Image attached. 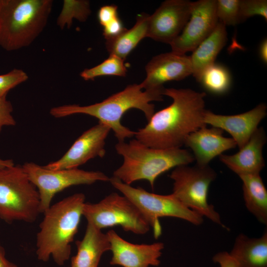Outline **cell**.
<instances>
[{
	"label": "cell",
	"instance_id": "cell-29",
	"mask_svg": "<svg viewBox=\"0 0 267 267\" xmlns=\"http://www.w3.org/2000/svg\"><path fill=\"white\" fill-rule=\"evenodd\" d=\"M29 78L27 74L20 69H13L0 75V97L6 96L8 91Z\"/></svg>",
	"mask_w": 267,
	"mask_h": 267
},
{
	"label": "cell",
	"instance_id": "cell-35",
	"mask_svg": "<svg viewBox=\"0 0 267 267\" xmlns=\"http://www.w3.org/2000/svg\"><path fill=\"white\" fill-rule=\"evenodd\" d=\"M259 53L262 61L265 64L267 63V40L264 39L261 42L259 49Z\"/></svg>",
	"mask_w": 267,
	"mask_h": 267
},
{
	"label": "cell",
	"instance_id": "cell-3",
	"mask_svg": "<svg viewBox=\"0 0 267 267\" xmlns=\"http://www.w3.org/2000/svg\"><path fill=\"white\" fill-rule=\"evenodd\" d=\"M85 195L77 193L51 205L43 214L36 236V255L46 262L51 257L58 266L70 258L71 243L83 216Z\"/></svg>",
	"mask_w": 267,
	"mask_h": 267
},
{
	"label": "cell",
	"instance_id": "cell-30",
	"mask_svg": "<svg viewBox=\"0 0 267 267\" xmlns=\"http://www.w3.org/2000/svg\"><path fill=\"white\" fill-rule=\"evenodd\" d=\"M13 107L6 96L0 97V133L4 126H15L16 121L12 115Z\"/></svg>",
	"mask_w": 267,
	"mask_h": 267
},
{
	"label": "cell",
	"instance_id": "cell-13",
	"mask_svg": "<svg viewBox=\"0 0 267 267\" xmlns=\"http://www.w3.org/2000/svg\"><path fill=\"white\" fill-rule=\"evenodd\" d=\"M111 131L99 122L84 132L59 159L44 167L51 170L78 168L90 159L103 158L106 153L105 140Z\"/></svg>",
	"mask_w": 267,
	"mask_h": 267
},
{
	"label": "cell",
	"instance_id": "cell-22",
	"mask_svg": "<svg viewBox=\"0 0 267 267\" xmlns=\"http://www.w3.org/2000/svg\"><path fill=\"white\" fill-rule=\"evenodd\" d=\"M149 15L145 13L138 14L135 23L131 28L126 29L117 36L106 40V48L109 54L125 60L138 43L147 37Z\"/></svg>",
	"mask_w": 267,
	"mask_h": 267
},
{
	"label": "cell",
	"instance_id": "cell-16",
	"mask_svg": "<svg viewBox=\"0 0 267 267\" xmlns=\"http://www.w3.org/2000/svg\"><path fill=\"white\" fill-rule=\"evenodd\" d=\"M267 110L265 103H261L247 112L233 115L216 114L205 110L203 121L206 125L209 124L227 132L240 149L257 130L259 124L267 115Z\"/></svg>",
	"mask_w": 267,
	"mask_h": 267
},
{
	"label": "cell",
	"instance_id": "cell-2",
	"mask_svg": "<svg viewBox=\"0 0 267 267\" xmlns=\"http://www.w3.org/2000/svg\"><path fill=\"white\" fill-rule=\"evenodd\" d=\"M143 89L140 84L129 85L100 102L86 106H58L52 108L49 113L57 118L77 114L94 117L99 122L110 127L118 142L125 141L126 139L134 136L135 132L122 125L121 119L123 115L129 110L136 109L141 111L148 121L155 113L154 105L150 102L163 100V92Z\"/></svg>",
	"mask_w": 267,
	"mask_h": 267
},
{
	"label": "cell",
	"instance_id": "cell-33",
	"mask_svg": "<svg viewBox=\"0 0 267 267\" xmlns=\"http://www.w3.org/2000/svg\"><path fill=\"white\" fill-rule=\"evenodd\" d=\"M213 262L219 264L220 267H239L235 260L227 252L217 253L213 258Z\"/></svg>",
	"mask_w": 267,
	"mask_h": 267
},
{
	"label": "cell",
	"instance_id": "cell-9",
	"mask_svg": "<svg viewBox=\"0 0 267 267\" xmlns=\"http://www.w3.org/2000/svg\"><path fill=\"white\" fill-rule=\"evenodd\" d=\"M83 216L97 228L121 226L125 231L146 234L150 229L146 219L127 197L112 193L96 203L85 202Z\"/></svg>",
	"mask_w": 267,
	"mask_h": 267
},
{
	"label": "cell",
	"instance_id": "cell-5",
	"mask_svg": "<svg viewBox=\"0 0 267 267\" xmlns=\"http://www.w3.org/2000/svg\"><path fill=\"white\" fill-rule=\"evenodd\" d=\"M52 0H0V46L14 51L29 46L45 27Z\"/></svg>",
	"mask_w": 267,
	"mask_h": 267
},
{
	"label": "cell",
	"instance_id": "cell-24",
	"mask_svg": "<svg viewBox=\"0 0 267 267\" xmlns=\"http://www.w3.org/2000/svg\"><path fill=\"white\" fill-rule=\"evenodd\" d=\"M198 82L207 92L222 95L229 91L232 80L229 70L224 65L214 63L204 71Z\"/></svg>",
	"mask_w": 267,
	"mask_h": 267
},
{
	"label": "cell",
	"instance_id": "cell-21",
	"mask_svg": "<svg viewBox=\"0 0 267 267\" xmlns=\"http://www.w3.org/2000/svg\"><path fill=\"white\" fill-rule=\"evenodd\" d=\"M227 40L225 26L219 22L212 33L192 51L190 56L192 75L198 82L204 71L215 63Z\"/></svg>",
	"mask_w": 267,
	"mask_h": 267
},
{
	"label": "cell",
	"instance_id": "cell-10",
	"mask_svg": "<svg viewBox=\"0 0 267 267\" xmlns=\"http://www.w3.org/2000/svg\"><path fill=\"white\" fill-rule=\"evenodd\" d=\"M22 167L38 189L41 213L50 207L56 194L69 187L89 185L97 181H109L110 179L100 171H88L78 168L51 170L33 162L26 163Z\"/></svg>",
	"mask_w": 267,
	"mask_h": 267
},
{
	"label": "cell",
	"instance_id": "cell-23",
	"mask_svg": "<svg viewBox=\"0 0 267 267\" xmlns=\"http://www.w3.org/2000/svg\"><path fill=\"white\" fill-rule=\"evenodd\" d=\"M247 210L261 223L267 224V190L260 174L239 176Z\"/></svg>",
	"mask_w": 267,
	"mask_h": 267
},
{
	"label": "cell",
	"instance_id": "cell-12",
	"mask_svg": "<svg viewBox=\"0 0 267 267\" xmlns=\"http://www.w3.org/2000/svg\"><path fill=\"white\" fill-rule=\"evenodd\" d=\"M192 2L167 0L149 15L147 37L170 44L181 32L190 16Z\"/></svg>",
	"mask_w": 267,
	"mask_h": 267
},
{
	"label": "cell",
	"instance_id": "cell-15",
	"mask_svg": "<svg viewBox=\"0 0 267 267\" xmlns=\"http://www.w3.org/2000/svg\"><path fill=\"white\" fill-rule=\"evenodd\" d=\"M111 244L112 256L110 264L122 267H149L158 266L164 244H134L122 238L114 230L107 233Z\"/></svg>",
	"mask_w": 267,
	"mask_h": 267
},
{
	"label": "cell",
	"instance_id": "cell-26",
	"mask_svg": "<svg viewBox=\"0 0 267 267\" xmlns=\"http://www.w3.org/2000/svg\"><path fill=\"white\" fill-rule=\"evenodd\" d=\"M125 60L119 57L110 54L109 56L100 64L90 68L85 69L80 73V76L85 81L93 80L101 76H117L124 77L127 69Z\"/></svg>",
	"mask_w": 267,
	"mask_h": 267
},
{
	"label": "cell",
	"instance_id": "cell-20",
	"mask_svg": "<svg viewBox=\"0 0 267 267\" xmlns=\"http://www.w3.org/2000/svg\"><path fill=\"white\" fill-rule=\"evenodd\" d=\"M229 254L239 267H267V229L258 238L239 234Z\"/></svg>",
	"mask_w": 267,
	"mask_h": 267
},
{
	"label": "cell",
	"instance_id": "cell-31",
	"mask_svg": "<svg viewBox=\"0 0 267 267\" xmlns=\"http://www.w3.org/2000/svg\"><path fill=\"white\" fill-rule=\"evenodd\" d=\"M118 17V6L114 4L103 5L97 12V19L102 27Z\"/></svg>",
	"mask_w": 267,
	"mask_h": 267
},
{
	"label": "cell",
	"instance_id": "cell-1",
	"mask_svg": "<svg viewBox=\"0 0 267 267\" xmlns=\"http://www.w3.org/2000/svg\"><path fill=\"white\" fill-rule=\"evenodd\" d=\"M173 99L168 107L154 113L135 138L155 148H180L191 133L206 126L204 92L189 89H164L163 95Z\"/></svg>",
	"mask_w": 267,
	"mask_h": 267
},
{
	"label": "cell",
	"instance_id": "cell-37",
	"mask_svg": "<svg viewBox=\"0 0 267 267\" xmlns=\"http://www.w3.org/2000/svg\"></svg>",
	"mask_w": 267,
	"mask_h": 267
},
{
	"label": "cell",
	"instance_id": "cell-18",
	"mask_svg": "<svg viewBox=\"0 0 267 267\" xmlns=\"http://www.w3.org/2000/svg\"><path fill=\"white\" fill-rule=\"evenodd\" d=\"M266 141L265 132L260 127L238 152L231 155L222 154L220 160L239 176L260 174L265 166L263 148Z\"/></svg>",
	"mask_w": 267,
	"mask_h": 267
},
{
	"label": "cell",
	"instance_id": "cell-32",
	"mask_svg": "<svg viewBox=\"0 0 267 267\" xmlns=\"http://www.w3.org/2000/svg\"><path fill=\"white\" fill-rule=\"evenodd\" d=\"M126 29L123 22L118 17L103 27V35L106 40L111 39L120 34Z\"/></svg>",
	"mask_w": 267,
	"mask_h": 267
},
{
	"label": "cell",
	"instance_id": "cell-19",
	"mask_svg": "<svg viewBox=\"0 0 267 267\" xmlns=\"http://www.w3.org/2000/svg\"><path fill=\"white\" fill-rule=\"evenodd\" d=\"M76 245L77 251L72 258L71 267H98L103 254L111 249L107 233L88 222L83 238Z\"/></svg>",
	"mask_w": 267,
	"mask_h": 267
},
{
	"label": "cell",
	"instance_id": "cell-34",
	"mask_svg": "<svg viewBox=\"0 0 267 267\" xmlns=\"http://www.w3.org/2000/svg\"><path fill=\"white\" fill-rule=\"evenodd\" d=\"M0 267H18L15 264L7 259L5 251L0 242Z\"/></svg>",
	"mask_w": 267,
	"mask_h": 267
},
{
	"label": "cell",
	"instance_id": "cell-28",
	"mask_svg": "<svg viewBox=\"0 0 267 267\" xmlns=\"http://www.w3.org/2000/svg\"><path fill=\"white\" fill-rule=\"evenodd\" d=\"M239 13L241 21L255 15L267 20V0H240Z\"/></svg>",
	"mask_w": 267,
	"mask_h": 267
},
{
	"label": "cell",
	"instance_id": "cell-14",
	"mask_svg": "<svg viewBox=\"0 0 267 267\" xmlns=\"http://www.w3.org/2000/svg\"><path fill=\"white\" fill-rule=\"evenodd\" d=\"M146 77L140 84L144 90L163 92L164 83L180 81L192 74L190 56L174 52L153 57L145 66Z\"/></svg>",
	"mask_w": 267,
	"mask_h": 267
},
{
	"label": "cell",
	"instance_id": "cell-4",
	"mask_svg": "<svg viewBox=\"0 0 267 267\" xmlns=\"http://www.w3.org/2000/svg\"><path fill=\"white\" fill-rule=\"evenodd\" d=\"M115 149L123 157V162L114 172L113 177L129 185L137 180H146L152 189L160 175L195 160L193 155L187 150L152 148L135 138L128 143L118 142Z\"/></svg>",
	"mask_w": 267,
	"mask_h": 267
},
{
	"label": "cell",
	"instance_id": "cell-7",
	"mask_svg": "<svg viewBox=\"0 0 267 267\" xmlns=\"http://www.w3.org/2000/svg\"><path fill=\"white\" fill-rule=\"evenodd\" d=\"M109 182L139 209L152 228L154 238L162 234L159 219L174 217L187 221L195 225L201 224L203 217L184 206L172 193L160 195L141 187H134L112 177Z\"/></svg>",
	"mask_w": 267,
	"mask_h": 267
},
{
	"label": "cell",
	"instance_id": "cell-11",
	"mask_svg": "<svg viewBox=\"0 0 267 267\" xmlns=\"http://www.w3.org/2000/svg\"><path fill=\"white\" fill-rule=\"evenodd\" d=\"M218 22L216 0L192 2L188 21L180 34L170 44L172 51L180 54L193 51L212 33Z\"/></svg>",
	"mask_w": 267,
	"mask_h": 267
},
{
	"label": "cell",
	"instance_id": "cell-6",
	"mask_svg": "<svg viewBox=\"0 0 267 267\" xmlns=\"http://www.w3.org/2000/svg\"><path fill=\"white\" fill-rule=\"evenodd\" d=\"M40 213L39 192L22 166L0 169V219L33 222Z\"/></svg>",
	"mask_w": 267,
	"mask_h": 267
},
{
	"label": "cell",
	"instance_id": "cell-8",
	"mask_svg": "<svg viewBox=\"0 0 267 267\" xmlns=\"http://www.w3.org/2000/svg\"><path fill=\"white\" fill-rule=\"evenodd\" d=\"M216 177V173L209 166L197 165L177 167L170 175L174 181L172 194L184 206L226 228L219 214L208 202L209 188Z\"/></svg>",
	"mask_w": 267,
	"mask_h": 267
},
{
	"label": "cell",
	"instance_id": "cell-17",
	"mask_svg": "<svg viewBox=\"0 0 267 267\" xmlns=\"http://www.w3.org/2000/svg\"><path fill=\"white\" fill-rule=\"evenodd\" d=\"M221 129L204 126L190 134L186 138L184 144L193 152L197 165L208 166L214 158L226 150L234 148L237 145L231 137L223 135Z\"/></svg>",
	"mask_w": 267,
	"mask_h": 267
},
{
	"label": "cell",
	"instance_id": "cell-25",
	"mask_svg": "<svg viewBox=\"0 0 267 267\" xmlns=\"http://www.w3.org/2000/svg\"><path fill=\"white\" fill-rule=\"evenodd\" d=\"M90 2L87 0H64L57 17V25L61 29L70 28L73 20L85 22L91 14Z\"/></svg>",
	"mask_w": 267,
	"mask_h": 267
},
{
	"label": "cell",
	"instance_id": "cell-27",
	"mask_svg": "<svg viewBox=\"0 0 267 267\" xmlns=\"http://www.w3.org/2000/svg\"><path fill=\"white\" fill-rule=\"evenodd\" d=\"M240 2V0H216V14L219 22L225 26H234L241 22Z\"/></svg>",
	"mask_w": 267,
	"mask_h": 267
},
{
	"label": "cell",
	"instance_id": "cell-36",
	"mask_svg": "<svg viewBox=\"0 0 267 267\" xmlns=\"http://www.w3.org/2000/svg\"><path fill=\"white\" fill-rule=\"evenodd\" d=\"M14 165L12 160H3L0 158V170Z\"/></svg>",
	"mask_w": 267,
	"mask_h": 267
}]
</instances>
